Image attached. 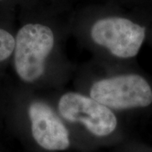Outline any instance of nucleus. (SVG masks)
<instances>
[{
  "label": "nucleus",
  "instance_id": "nucleus-1",
  "mask_svg": "<svg viewBox=\"0 0 152 152\" xmlns=\"http://www.w3.org/2000/svg\"><path fill=\"white\" fill-rule=\"evenodd\" d=\"M54 43V34L47 26L27 24L20 29L14 53L15 71L23 81L33 83L42 76Z\"/></svg>",
  "mask_w": 152,
  "mask_h": 152
},
{
  "label": "nucleus",
  "instance_id": "nucleus-2",
  "mask_svg": "<svg viewBox=\"0 0 152 152\" xmlns=\"http://www.w3.org/2000/svg\"><path fill=\"white\" fill-rule=\"evenodd\" d=\"M90 96L110 109L145 107L152 102V90L142 76L120 75L93 83Z\"/></svg>",
  "mask_w": 152,
  "mask_h": 152
},
{
  "label": "nucleus",
  "instance_id": "nucleus-3",
  "mask_svg": "<svg viewBox=\"0 0 152 152\" xmlns=\"http://www.w3.org/2000/svg\"><path fill=\"white\" fill-rule=\"evenodd\" d=\"M91 37L95 43L108 49L114 57L131 58L140 50L145 28L125 18L107 17L93 25Z\"/></svg>",
  "mask_w": 152,
  "mask_h": 152
},
{
  "label": "nucleus",
  "instance_id": "nucleus-4",
  "mask_svg": "<svg viewBox=\"0 0 152 152\" xmlns=\"http://www.w3.org/2000/svg\"><path fill=\"white\" fill-rule=\"evenodd\" d=\"M58 109L63 118L81 124L97 137L111 134L118 125L117 117L112 109L80 93L64 94L58 101Z\"/></svg>",
  "mask_w": 152,
  "mask_h": 152
},
{
  "label": "nucleus",
  "instance_id": "nucleus-5",
  "mask_svg": "<svg viewBox=\"0 0 152 152\" xmlns=\"http://www.w3.org/2000/svg\"><path fill=\"white\" fill-rule=\"evenodd\" d=\"M35 141L47 151H64L70 145L69 133L59 116L48 104L35 101L28 107Z\"/></svg>",
  "mask_w": 152,
  "mask_h": 152
},
{
  "label": "nucleus",
  "instance_id": "nucleus-6",
  "mask_svg": "<svg viewBox=\"0 0 152 152\" xmlns=\"http://www.w3.org/2000/svg\"><path fill=\"white\" fill-rule=\"evenodd\" d=\"M15 38L4 29H0V62L10 57L15 50Z\"/></svg>",
  "mask_w": 152,
  "mask_h": 152
},
{
  "label": "nucleus",
  "instance_id": "nucleus-7",
  "mask_svg": "<svg viewBox=\"0 0 152 152\" xmlns=\"http://www.w3.org/2000/svg\"><path fill=\"white\" fill-rule=\"evenodd\" d=\"M0 1H1V0H0Z\"/></svg>",
  "mask_w": 152,
  "mask_h": 152
}]
</instances>
